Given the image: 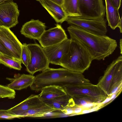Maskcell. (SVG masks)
Wrapping results in <instances>:
<instances>
[{"label": "cell", "mask_w": 122, "mask_h": 122, "mask_svg": "<svg viewBox=\"0 0 122 122\" xmlns=\"http://www.w3.org/2000/svg\"><path fill=\"white\" fill-rule=\"evenodd\" d=\"M70 39L77 41L87 50L93 60H104L111 55L117 47L116 41L107 36H100L88 32L71 25L67 28Z\"/></svg>", "instance_id": "6da1fadb"}, {"label": "cell", "mask_w": 122, "mask_h": 122, "mask_svg": "<svg viewBox=\"0 0 122 122\" xmlns=\"http://www.w3.org/2000/svg\"><path fill=\"white\" fill-rule=\"evenodd\" d=\"M82 73L73 71L64 68L54 69L49 67L35 76L30 89L37 92L51 85L65 87L90 83Z\"/></svg>", "instance_id": "7a4b0ae2"}, {"label": "cell", "mask_w": 122, "mask_h": 122, "mask_svg": "<svg viewBox=\"0 0 122 122\" xmlns=\"http://www.w3.org/2000/svg\"><path fill=\"white\" fill-rule=\"evenodd\" d=\"M71 40L69 51L62 57L59 65L70 71L82 73L89 67L92 57L81 43Z\"/></svg>", "instance_id": "3957f363"}, {"label": "cell", "mask_w": 122, "mask_h": 122, "mask_svg": "<svg viewBox=\"0 0 122 122\" xmlns=\"http://www.w3.org/2000/svg\"><path fill=\"white\" fill-rule=\"evenodd\" d=\"M97 85L110 97L113 94L120 93L122 86V56L113 61L104 71Z\"/></svg>", "instance_id": "277c9868"}, {"label": "cell", "mask_w": 122, "mask_h": 122, "mask_svg": "<svg viewBox=\"0 0 122 122\" xmlns=\"http://www.w3.org/2000/svg\"><path fill=\"white\" fill-rule=\"evenodd\" d=\"M80 18L102 20L104 19L105 6L103 0H78Z\"/></svg>", "instance_id": "5b68a950"}, {"label": "cell", "mask_w": 122, "mask_h": 122, "mask_svg": "<svg viewBox=\"0 0 122 122\" xmlns=\"http://www.w3.org/2000/svg\"><path fill=\"white\" fill-rule=\"evenodd\" d=\"M63 88L67 94L71 97L77 95L87 96L94 99L98 104L102 102L108 97L97 85L91 83L69 86Z\"/></svg>", "instance_id": "8992f818"}, {"label": "cell", "mask_w": 122, "mask_h": 122, "mask_svg": "<svg viewBox=\"0 0 122 122\" xmlns=\"http://www.w3.org/2000/svg\"><path fill=\"white\" fill-rule=\"evenodd\" d=\"M31 53L29 63L26 67L27 72L32 75L49 67L50 63L43 48L38 44H27Z\"/></svg>", "instance_id": "52a82bcc"}, {"label": "cell", "mask_w": 122, "mask_h": 122, "mask_svg": "<svg viewBox=\"0 0 122 122\" xmlns=\"http://www.w3.org/2000/svg\"><path fill=\"white\" fill-rule=\"evenodd\" d=\"M68 24L77 26L93 34L104 36L107 31L106 20L84 19L77 17H68L66 20Z\"/></svg>", "instance_id": "ba28073f"}, {"label": "cell", "mask_w": 122, "mask_h": 122, "mask_svg": "<svg viewBox=\"0 0 122 122\" xmlns=\"http://www.w3.org/2000/svg\"><path fill=\"white\" fill-rule=\"evenodd\" d=\"M8 0L0 4V26L10 28L18 23L19 10L16 3Z\"/></svg>", "instance_id": "9c48e42d"}, {"label": "cell", "mask_w": 122, "mask_h": 122, "mask_svg": "<svg viewBox=\"0 0 122 122\" xmlns=\"http://www.w3.org/2000/svg\"><path fill=\"white\" fill-rule=\"evenodd\" d=\"M0 41L13 58L21 60L22 44L10 28L0 26Z\"/></svg>", "instance_id": "30bf717a"}, {"label": "cell", "mask_w": 122, "mask_h": 122, "mask_svg": "<svg viewBox=\"0 0 122 122\" xmlns=\"http://www.w3.org/2000/svg\"><path fill=\"white\" fill-rule=\"evenodd\" d=\"M67 38L65 30L61 25L57 24L56 27L45 30L38 41L41 46L45 48L57 44Z\"/></svg>", "instance_id": "8fae6325"}, {"label": "cell", "mask_w": 122, "mask_h": 122, "mask_svg": "<svg viewBox=\"0 0 122 122\" xmlns=\"http://www.w3.org/2000/svg\"><path fill=\"white\" fill-rule=\"evenodd\" d=\"M71 41L67 38L57 44L43 48L50 63L59 65L62 57L69 51Z\"/></svg>", "instance_id": "7c38bea8"}, {"label": "cell", "mask_w": 122, "mask_h": 122, "mask_svg": "<svg viewBox=\"0 0 122 122\" xmlns=\"http://www.w3.org/2000/svg\"><path fill=\"white\" fill-rule=\"evenodd\" d=\"M46 28L45 23L39 20L32 19L23 25L20 32L26 37L38 41Z\"/></svg>", "instance_id": "4fadbf2b"}, {"label": "cell", "mask_w": 122, "mask_h": 122, "mask_svg": "<svg viewBox=\"0 0 122 122\" xmlns=\"http://www.w3.org/2000/svg\"><path fill=\"white\" fill-rule=\"evenodd\" d=\"M45 104L41 100L38 95L32 94L24 100L14 107L7 110L10 113L18 116L31 108Z\"/></svg>", "instance_id": "5bb4252c"}, {"label": "cell", "mask_w": 122, "mask_h": 122, "mask_svg": "<svg viewBox=\"0 0 122 122\" xmlns=\"http://www.w3.org/2000/svg\"><path fill=\"white\" fill-rule=\"evenodd\" d=\"M39 2L57 23H62L68 16L62 6L49 0H39Z\"/></svg>", "instance_id": "9a60e30c"}, {"label": "cell", "mask_w": 122, "mask_h": 122, "mask_svg": "<svg viewBox=\"0 0 122 122\" xmlns=\"http://www.w3.org/2000/svg\"><path fill=\"white\" fill-rule=\"evenodd\" d=\"M35 76L31 74H15L13 78H6L10 82L7 86L14 90H20L27 88L32 85Z\"/></svg>", "instance_id": "2e32d148"}, {"label": "cell", "mask_w": 122, "mask_h": 122, "mask_svg": "<svg viewBox=\"0 0 122 122\" xmlns=\"http://www.w3.org/2000/svg\"><path fill=\"white\" fill-rule=\"evenodd\" d=\"M105 3L106 18L108 25L112 30L118 27L122 17L120 18L119 9L115 7L110 0H105Z\"/></svg>", "instance_id": "e0dca14e"}, {"label": "cell", "mask_w": 122, "mask_h": 122, "mask_svg": "<svg viewBox=\"0 0 122 122\" xmlns=\"http://www.w3.org/2000/svg\"><path fill=\"white\" fill-rule=\"evenodd\" d=\"M41 91L38 95L42 101L52 99L67 94L63 88L55 85L46 86Z\"/></svg>", "instance_id": "ac0fdd59"}, {"label": "cell", "mask_w": 122, "mask_h": 122, "mask_svg": "<svg viewBox=\"0 0 122 122\" xmlns=\"http://www.w3.org/2000/svg\"><path fill=\"white\" fill-rule=\"evenodd\" d=\"M60 111L51 107L45 104L43 105L31 108L25 112L20 116L25 117H43L46 114L54 111Z\"/></svg>", "instance_id": "d6986e66"}, {"label": "cell", "mask_w": 122, "mask_h": 122, "mask_svg": "<svg viewBox=\"0 0 122 122\" xmlns=\"http://www.w3.org/2000/svg\"><path fill=\"white\" fill-rule=\"evenodd\" d=\"M71 98L76 105L82 107L84 109H91L99 104L92 97L87 96L77 95Z\"/></svg>", "instance_id": "ffe728a7"}, {"label": "cell", "mask_w": 122, "mask_h": 122, "mask_svg": "<svg viewBox=\"0 0 122 122\" xmlns=\"http://www.w3.org/2000/svg\"><path fill=\"white\" fill-rule=\"evenodd\" d=\"M62 6L68 17H78L81 15L78 0H63Z\"/></svg>", "instance_id": "44dd1931"}, {"label": "cell", "mask_w": 122, "mask_h": 122, "mask_svg": "<svg viewBox=\"0 0 122 122\" xmlns=\"http://www.w3.org/2000/svg\"><path fill=\"white\" fill-rule=\"evenodd\" d=\"M71 98L67 94L52 99L42 101L46 105L61 111L68 104Z\"/></svg>", "instance_id": "7402d4cb"}, {"label": "cell", "mask_w": 122, "mask_h": 122, "mask_svg": "<svg viewBox=\"0 0 122 122\" xmlns=\"http://www.w3.org/2000/svg\"><path fill=\"white\" fill-rule=\"evenodd\" d=\"M21 60L0 53V64L10 68L20 70L22 68Z\"/></svg>", "instance_id": "603a6c76"}, {"label": "cell", "mask_w": 122, "mask_h": 122, "mask_svg": "<svg viewBox=\"0 0 122 122\" xmlns=\"http://www.w3.org/2000/svg\"><path fill=\"white\" fill-rule=\"evenodd\" d=\"M31 57L30 50L26 43L22 45L21 55V60L22 63L26 66H27L29 63Z\"/></svg>", "instance_id": "cb8c5ba5"}, {"label": "cell", "mask_w": 122, "mask_h": 122, "mask_svg": "<svg viewBox=\"0 0 122 122\" xmlns=\"http://www.w3.org/2000/svg\"><path fill=\"white\" fill-rule=\"evenodd\" d=\"M15 90L11 89L7 86L0 85V97L7 98L10 99H14L15 96Z\"/></svg>", "instance_id": "d4e9b609"}, {"label": "cell", "mask_w": 122, "mask_h": 122, "mask_svg": "<svg viewBox=\"0 0 122 122\" xmlns=\"http://www.w3.org/2000/svg\"><path fill=\"white\" fill-rule=\"evenodd\" d=\"M15 118H21L19 116L9 113L7 110H0V120L11 119Z\"/></svg>", "instance_id": "484cf974"}, {"label": "cell", "mask_w": 122, "mask_h": 122, "mask_svg": "<svg viewBox=\"0 0 122 122\" xmlns=\"http://www.w3.org/2000/svg\"><path fill=\"white\" fill-rule=\"evenodd\" d=\"M0 53L6 56L13 58L12 56L0 41Z\"/></svg>", "instance_id": "4316f807"}, {"label": "cell", "mask_w": 122, "mask_h": 122, "mask_svg": "<svg viewBox=\"0 0 122 122\" xmlns=\"http://www.w3.org/2000/svg\"><path fill=\"white\" fill-rule=\"evenodd\" d=\"M73 116L77 114H81L82 111L84 109L82 107L77 106L75 104L73 106Z\"/></svg>", "instance_id": "83f0119b"}, {"label": "cell", "mask_w": 122, "mask_h": 122, "mask_svg": "<svg viewBox=\"0 0 122 122\" xmlns=\"http://www.w3.org/2000/svg\"><path fill=\"white\" fill-rule=\"evenodd\" d=\"M113 6L119 9L121 5V0H110Z\"/></svg>", "instance_id": "f1b7e54d"}, {"label": "cell", "mask_w": 122, "mask_h": 122, "mask_svg": "<svg viewBox=\"0 0 122 122\" xmlns=\"http://www.w3.org/2000/svg\"><path fill=\"white\" fill-rule=\"evenodd\" d=\"M61 6L62 5L63 0H49Z\"/></svg>", "instance_id": "f546056e"}, {"label": "cell", "mask_w": 122, "mask_h": 122, "mask_svg": "<svg viewBox=\"0 0 122 122\" xmlns=\"http://www.w3.org/2000/svg\"><path fill=\"white\" fill-rule=\"evenodd\" d=\"M119 45H120V53L121 55L122 54V39H120V43H119Z\"/></svg>", "instance_id": "4dcf8cb0"}, {"label": "cell", "mask_w": 122, "mask_h": 122, "mask_svg": "<svg viewBox=\"0 0 122 122\" xmlns=\"http://www.w3.org/2000/svg\"><path fill=\"white\" fill-rule=\"evenodd\" d=\"M8 0H0V4Z\"/></svg>", "instance_id": "1f68e13d"}, {"label": "cell", "mask_w": 122, "mask_h": 122, "mask_svg": "<svg viewBox=\"0 0 122 122\" xmlns=\"http://www.w3.org/2000/svg\"><path fill=\"white\" fill-rule=\"evenodd\" d=\"M37 1H38L39 0H36Z\"/></svg>", "instance_id": "d6a6232c"}, {"label": "cell", "mask_w": 122, "mask_h": 122, "mask_svg": "<svg viewBox=\"0 0 122 122\" xmlns=\"http://www.w3.org/2000/svg\"></svg>", "instance_id": "836d02e7"}]
</instances>
